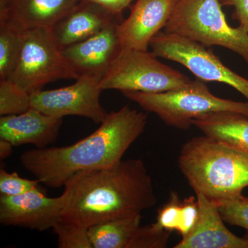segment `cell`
Listing matches in <instances>:
<instances>
[{
  "instance_id": "26",
  "label": "cell",
  "mask_w": 248,
  "mask_h": 248,
  "mask_svg": "<svg viewBox=\"0 0 248 248\" xmlns=\"http://www.w3.org/2000/svg\"><path fill=\"white\" fill-rule=\"evenodd\" d=\"M222 5H230L234 8L235 17L239 27L248 33V0H221Z\"/></svg>"
},
{
  "instance_id": "6",
  "label": "cell",
  "mask_w": 248,
  "mask_h": 248,
  "mask_svg": "<svg viewBox=\"0 0 248 248\" xmlns=\"http://www.w3.org/2000/svg\"><path fill=\"white\" fill-rule=\"evenodd\" d=\"M148 50L121 49L100 81L101 89L147 93L182 89L192 83Z\"/></svg>"
},
{
  "instance_id": "10",
  "label": "cell",
  "mask_w": 248,
  "mask_h": 248,
  "mask_svg": "<svg viewBox=\"0 0 248 248\" xmlns=\"http://www.w3.org/2000/svg\"><path fill=\"white\" fill-rule=\"evenodd\" d=\"M64 203L63 195L48 197L40 187L22 195H1L0 223L35 231L53 229L59 221Z\"/></svg>"
},
{
  "instance_id": "27",
  "label": "cell",
  "mask_w": 248,
  "mask_h": 248,
  "mask_svg": "<svg viewBox=\"0 0 248 248\" xmlns=\"http://www.w3.org/2000/svg\"><path fill=\"white\" fill-rule=\"evenodd\" d=\"M99 5L107 10L109 13L118 17L124 10L130 6L132 0H84Z\"/></svg>"
},
{
  "instance_id": "25",
  "label": "cell",
  "mask_w": 248,
  "mask_h": 248,
  "mask_svg": "<svg viewBox=\"0 0 248 248\" xmlns=\"http://www.w3.org/2000/svg\"><path fill=\"white\" fill-rule=\"evenodd\" d=\"M40 180L25 179L17 172L10 173L0 170V193L1 195L16 196L27 193L39 187Z\"/></svg>"
},
{
  "instance_id": "23",
  "label": "cell",
  "mask_w": 248,
  "mask_h": 248,
  "mask_svg": "<svg viewBox=\"0 0 248 248\" xmlns=\"http://www.w3.org/2000/svg\"><path fill=\"white\" fill-rule=\"evenodd\" d=\"M53 230L58 236V248H93L86 228L58 221Z\"/></svg>"
},
{
  "instance_id": "22",
  "label": "cell",
  "mask_w": 248,
  "mask_h": 248,
  "mask_svg": "<svg viewBox=\"0 0 248 248\" xmlns=\"http://www.w3.org/2000/svg\"><path fill=\"white\" fill-rule=\"evenodd\" d=\"M215 202L224 221L244 228L246 231L245 238L248 239V198L241 195L233 200Z\"/></svg>"
},
{
  "instance_id": "28",
  "label": "cell",
  "mask_w": 248,
  "mask_h": 248,
  "mask_svg": "<svg viewBox=\"0 0 248 248\" xmlns=\"http://www.w3.org/2000/svg\"><path fill=\"white\" fill-rule=\"evenodd\" d=\"M12 143L4 139H0V158L5 159L9 157L13 151Z\"/></svg>"
},
{
  "instance_id": "11",
  "label": "cell",
  "mask_w": 248,
  "mask_h": 248,
  "mask_svg": "<svg viewBox=\"0 0 248 248\" xmlns=\"http://www.w3.org/2000/svg\"><path fill=\"white\" fill-rule=\"evenodd\" d=\"M178 0H137L130 16L117 30L122 49L148 50L153 37L164 29Z\"/></svg>"
},
{
  "instance_id": "3",
  "label": "cell",
  "mask_w": 248,
  "mask_h": 248,
  "mask_svg": "<svg viewBox=\"0 0 248 248\" xmlns=\"http://www.w3.org/2000/svg\"><path fill=\"white\" fill-rule=\"evenodd\" d=\"M178 164L195 194L231 200L248 187V152L205 135L183 145Z\"/></svg>"
},
{
  "instance_id": "15",
  "label": "cell",
  "mask_w": 248,
  "mask_h": 248,
  "mask_svg": "<svg viewBox=\"0 0 248 248\" xmlns=\"http://www.w3.org/2000/svg\"><path fill=\"white\" fill-rule=\"evenodd\" d=\"M62 124V119L31 107L19 115L1 116L0 138L14 146L30 143L38 148H46L58 138Z\"/></svg>"
},
{
  "instance_id": "4",
  "label": "cell",
  "mask_w": 248,
  "mask_h": 248,
  "mask_svg": "<svg viewBox=\"0 0 248 248\" xmlns=\"http://www.w3.org/2000/svg\"><path fill=\"white\" fill-rule=\"evenodd\" d=\"M123 94L143 110L157 115L166 125L180 130H188L192 121L213 112H233L248 117V102L217 97L200 79L166 92L125 91Z\"/></svg>"
},
{
  "instance_id": "24",
  "label": "cell",
  "mask_w": 248,
  "mask_h": 248,
  "mask_svg": "<svg viewBox=\"0 0 248 248\" xmlns=\"http://www.w3.org/2000/svg\"><path fill=\"white\" fill-rule=\"evenodd\" d=\"M171 232L165 231L156 223L140 226L131 248H165L167 247Z\"/></svg>"
},
{
  "instance_id": "17",
  "label": "cell",
  "mask_w": 248,
  "mask_h": 248,
  "mask_svg": "<svg viewBox=\"0 0 248 248\" xmlns=\"http://www.w3.org/2000/svg\"><path fill=\"white\" fill-rule=\"evenodd\" d=\"M203 135L248 152V117L233 112L208 114L192 121Z\"/></svg>"
},
{
  "instance_id": "13",
  "label": "cell",
  "mask_w": 248,
  "mask_h": 248,
  "mask_svg": "<svg viewBox=\"0 0 248 248\" xmlns=\"http://www.w3.org/2000/svg\"><path fill=\"white\" fill-rule=\"evenodd\" d=\"M199 217L193 229L174 248H248V239L228 229L216 202L196 194Z\"/></svg>"
},
{
  "instance_id": "5",
  "label": "cell",
  "mask_w": 248,
  "mask_h": 248,
  "mask_svg": "<svg viewBox=\"0 0 248 248\" xmlns=\"http://www.w3.org/2000/svg\"><path fill=\"white\" fill-rule=\"evenodd\" d=\"M219 0H178L164 32L238 54L248 63V33L231 27Z\"/></svg>"
},
{
  "instance_id": "19",
  "label": "cell",
  "mask_w": 248,
  "mask_h": 248,
  "mask_svg": "<svg viewBox=\"0 0 248 248\" xmlns=\"http://www.w3.org/2000/svg\"><path fill=\"white\" fill-rule=\"evenodd\" d=\"M199 217L197 197L182 201L176 192H171L167 203L158 211L155 223L165 231H176L182 237L193 229Z\"/></svg>"
},
{
  "instance_id": "21",
  "label": "cell",
  "mask_w": 248,
  "mask_h": 248,
  "mask_svg": "<svg viewBox=\"0 0 248 248\" xmlns=\"http://www.w3.org/2000/svg\"><path fill=\"white\" fill-rule=\"evenodd\" d=\"M31 108V94L9 79H0V115H19Z\"/></svg>"
},
{
  "instance_id": "7",
  "label": "cell",
  "mask_w": 248,
  "mask_h": 248,
  "mask_svg": "<svg viewBox=\"0 0 248 248\" xmlns=\"http://www.w3.org/2000/svg\"><path fill=\"white\" fill-rule=\"evenodd\" d=\"M79 77L62 55L52 29L36 28L24 31L17 63L6 79L31 94L52 81Z\"/></svg>"
},
{
  "instance_id": "2",
  "label": "cell",
  "mask_w": 248,
  "mask_h": 248,
  "mask_svg": "<svg viewBox=\"0 0 248 248\" xmlns=\"http://www.w3.org/2000/svg\"><path fill=\"white\" fill-rule=\"evenodd\" d=\"M146 114L128 106L108 113L100 126L74 144L37 148L20 156L24 169L50 187L64 186L78 173L117 164L144 131Z\"/></svg>"
},
{
  "instance_id": "20",
  "label": "cell",
  "mask_w": 248,
  "mask_h": 248,
  "mask_svg": "<svg viewBox=\"0 0 248 248\" xmlns=\"http://www.w3.org/2000/svg\"><path fill=\"white\" fill-rule=\"evenodd\" d=\"M24 31L7 22H0V79H6L17 63Z\"/></svg>"
},
{
  "instance_id": "14",
  "label": "cell",
  "mask_w": 248,
  "mask_h": 248,
  "mask_svg": "<svg viewBox=\"0 0 248 248\" xmlns=\"http://www.w3.org/2000/svg\"><path fill=\"white\" fill-rule=\"evenodd\" d=\"M81 0H0V22L23 31L53 29Z\"/></svg>"
},
{
  "instance_id": "12",
  "label": "cell",
  "mask_w": 248,
  "mask_h": 248,
  "mask_svg": "<svg viewBox=\"0 0 248 248\" xmlns=\"http://www.w3.org/2000/svg\"><path fill=\"white\" fill-rule=\"evenodd\" d=\"M117 24L112 23L86 40L62 48V55L79 76L105 74L122 49Z\"/></svg>"
},
{
  "instance_id": "8",
  "label": "cell",
  "mask_w": 248,
  "mask_h": 248,
  "mask_svg": "<svg viewBox=\"0 0 248 248\" xmlns=\"http://www.w3.org/2000/svg\"><path fill=\"white\" fill-rule=\"evenodd\" d=\"M150 48L157 58L180 63L202 81H216L231 86L248 102V79L230 69L205 46L160 31L152 39Z\"/></svg>"
},
{
  "instance_id": "18",
  "label": "cell",
  "mask_w": 248,
  "mask_h": 248,
  "mask_svg": "<svg viewBox=\"0 0 248 248\" xmlns=\"http://www.w3.org/2000/svg\"><path fill=\"white\" fill-rule=\"evenodd\" d=\"M141 215L115 218L88 228L93 248H131L141 226Z\"/></svg>"
},
{
  "instance_id": "16",
  "label": "cell",
  "mask_w": 248,
  "mask_h": 248,
  "mask_svg": "<svg viewBox=\"0 0 248 248\" xmlns=\"http://www.w3.org/2000/svg\"><path fill=\"white\" fill-rule=\"evenodd\" d=\"M116 16L99 5L81 0L52 29L61 48L92 37L115 22Z\"/></svg>"
},
{
  "instance_id": "9",
  "label": "cell",
  "mask_w": 248,
  "mask_h": 248,
  "mask_svg": "<svg viewBox=\"0 0 248 248\" xmlns=\"http://www.w3.org/2000/svg\"><path fill=\"white\" fill-rule=\"evenodd\" d=\"M102 78L81 75L74 84L66 87L35 91L31 94V107L57 118L76 115L102 123L108 113L100 103Z\"/></svg>"
},
{
  "instance_id": "1",
  "label": "cell",
  "mask_w": 248,
  "mask_h": 248,
  "mask_svg": "<svg viewBox=\"0 0 248 248\" xmlns=\"http://www.w3.org/2000/svg\"><path fill=\"white\" fill-rule=\"evenodd\" d=\"M59 221L88 228L102 222L141 215L157 202L151 175L141 159L75 174L64 184Z\"/></svg>"
}]
</instances>
